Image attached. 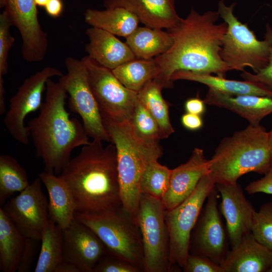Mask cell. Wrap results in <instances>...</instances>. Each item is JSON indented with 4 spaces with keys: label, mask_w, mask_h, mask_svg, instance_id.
Instances as JSON below:
<instances>
[{
    "label": "cell",
    "mask_w": 272,
    "mask_h": 272,
    "mask_svg": "<svg viewBox=\"0 0 272 272\" xmlns=\"http://www.w3.org/2000/svg\"><path fill=\"white\" fill-rule=\"evenodd\" d=\"M62 75L57 69L46 66L26 79L10 99L4 122L8 132L21 144H29L30 133L24 121L28 114L40 108L47 80Z\"/></svg>",
    "instance_id": "7c38bea8"
},
{
    "label": "cell",
    "mask_w": 272,
    "mask_h": 272,
    "mask_svg": "<svg viewBox=\"0 0 272 272\" xmlns=\"http://www.w3.org/2000/svg\"><path fill=\"white\" fill-rule=\"evenodd\" d=\"M216 185L209 194L191 236L189 253L207 256L221 264L229 250L218 208Z\"/></svg>",
    "instance_id": "5bb4252c"
},
{
    "label": "cell",
    "mask_w": 272,
    "mask_h": 272,
    "mask_svg": "<svg viewBox=\"0 0 272 272\" xmlns=\"http://www.w3.org/2000/svg\"><path fill=\"white\" fill-rule=\"evenodd\" d=\"M245 190L248 194L264 193L272 194V172L269 171L261 179L250 182Z\"/></svg>",
    "instance_id": "ab89813d"
},
{
    "label": "cell",
    "mask_w": 272,
    "mask_h": 272,
    "mask_svg": "<svg viewBox=\"0 0 272 272\" xmlns=\"http://www.w3.org/2000/svg\"><path fill=\"white\" fill-rule=\"evenodd\" d=\"M104 125L117 150V166L123 208L137 217L141 193V175L151 162L158 161L163 154L160 141H148L134 130L130 121L114 122L103 120Z\"/></svg>",
    "instance_id": "5b68a950"
},
{
    "label": "cell",
    "mask_w": 272,
    "mask_h": 272,
    "mask_svg": "<svg viewBox=\"0 0 272 272\" xmlns=\"http://www.w3.org/2000/svg\"><path fill=\"white\" fill-rule=\"evenodd\" d=\"M26 237L0 207V264L4 272L18 270Z\"/></svg>",
    "instance_id": "4316f807"
},
{
    "label": "cell",
    "mask_w": 272,
    "mask_h": 272,
    "mask_svg": "<svg viewBox=\"0 0 272 272\" xmlns=\"http://www.w3.org/2000/svg\"><path fill=\"white\" fill-rule=\"evenodd\" d=\"M165 210L161 199L141 194L137 218L142 237L145 272L171 271Z\"/></svg>",
    "instance_id": "9c48e42d"
},
{
    "label": "cell",
    "mask_w": 272,
    "mask_h": 272,
    "mask_svg": "<svg viewBox=\"0 0 272 272\" xmlns=\"http://www.w3.org/2000/svg\"><path fill=\"white\" fill-rule=\"evenodd\" d=\"M0 4L20 33L23 58L30 63L43 60L47 50L48 37L39 23L35 0H0Z\"/></svg>",
    "instance_id": "9a60e30c"
},
{
    "label": "cell",
    "mask_w": 272,
    "mask_h": 272,
    "mask_svg": "<svg viewBox=\"0 0 272 272\" xmlns=\"http://www.w3.org/2000/svg\"><path fill=\"white\" fill-rule=\"evenodd\" d=\"M220 265L225 272H272V249L251 232L228 251Z\"/></svg>",
    "instance_id": "ffe728a7"
},
{
    "label": "cell",
    "mask_w": 272,
    "mask_h": 272,
    "mask_svg": "<svg viewBox=\"0 0 272 272\" xmlns=\"http://www.w3.org/2000/svg\"><path fill=\"white\" fill-rule=\"evenodd\" d=\"M136 266L116 256L107 253L95 266L93 272H140Z\"/></svg>",
    "instance_id": "d590c367"
},
{
    "label": "cell",
    "mask_w": 272,
    "mask_h": 272,
    "mask_svg": "<svg viewBox=\"0 0 272 272\" xmlns=\"http://www.w3.org/2000/svg\"><path fill=\"white\" fill-rule=\"evenodd\" d=\"M40 241L41 240L34 239L26 238L24 248L17 270L18 272L31 271L34 259L38 251Z\"/></svg>",
    "instance_id": "74e56055"
},
{
    "label": "cell",
    "mask_w": 272,
    "mask_h": 272,
    "mask_svg": "<svg viewBox=\"0 0 272 272\" xmlns=\"http://www.w3.org/2000/svg\"><path fill=\"white\" fill-rule=\"evenodd\" d=\"M175 0H104L106 9L123 8L135 15L145 26L173 30L181 18L175 8Z\"/></svg>",
    "instance_id": "d6986e66"
},
{
    "label": "cell",
    "mask_w": 272,
    "mask_h": 272,
    "mask_svg": "<svg viewBox=\"0 0 272 272\" xmlns=\"http://www.w3.org/2000/svg\"><path fill=\"white\" fill-rule=\"evenodd\" d=\"M206 103L198 98L188 99L185 102L184 109L186 112L201 115L206 110Z\"/></svg>",
    "instance_id": "b9f144b4"
},
{
    "label": "cell",
    "mask_w": 272,
    "mask_h": 272,
    "mask_svg": "<svg viewBox=\"0 0 272 272\" xmlns=\"http://www.w3.org/2000/svg\"><path fill=\"white\" fill-rule=\"evenodd\" d=\"M241 77L245 81L260 83L272 92V49L269 62L265 67L254 74L244 71Z\"/></svg>",
    "instance_id": "f35d334b"
},
{
    "label": "cell",
    "mask_w": 272,
    "mask_h": 272,
    "mask_svg": "<svg viewBox=\"0 0 272 272\" xmlns=\"http://www.w3.org/2000/svg\"><path fill=\"white\" fill-rule=\"evenodd\" d=\"M171 172L172 169L157 161L149 163L141 177L140 193L161 200L169 187Z\"/></svg>",
    "instance_id": "1f68e13d"
},
{
    "label": "cell",
    "mask_w": 272,
    "mask_h": 272,
    "mask_svg": "<svg viewBox=\"0 0 272 272\" xmlns=\"http://www.w3.org/2000/svg\"><path fill=\"white\" fill-rule=\"evenodd\" d=\"M85 22L114 35L129 36L138 27L140 21L133 13L123 8L98 10L88 9L84 13Z\"/></svg>",
    "instance_id": "d4e9b609"
},
{
    "label": "cell",
    "mask_w": 272,
    "mask_h": 272,
    "mask_svg": "<svg viewBox=\"0 0 272 272\" xmlns=\"http://www.w3.org/2000/svg\"><path fill=\"white\" fill-rule=\"evenodd\" d=\"M49 0H35L37 6L44 7Z\"/></svg>",
    "instance_id": "bcb514c9"
},
{
    "label": "cell",
    "mask_w": 272,
    "mask_h": 272,
    "mask_svg": "<svg viewBox=\"0 0 272 272\" xmlns=\"http://www.w3.org/2000/svg\"><path fill=\"white\" fill-rule=\"evenodd\" d=\"M216 183L210 175L203 176L193 192L172 209L165 210L170 242L171 271L183 266L189 254L191 236L204 203Z\"/></svg>",
    "instance_id": "ba28073f"
},
{
    "label": "cell",
    "mask_w": 272,
    "mask_h": 272,
    "mask_svg": "<svg viewBox=\"0 0 272 272\" xmlns=\"http://www.w3.org/2000/svg\"><path fill=\"white\" fill-rule=\"evenodd\" d=\"M218 11L199 14L192 9L185 19L169 32L173 38L170 48L155 57L160 73L156 79L164 88L173 87L172 75L178 71L213 74L226 77L232 71L223 60L221 51L227 30L225 22L217 23Z\"/></svg>",
    "instance_id": "6da1fadb"
},
{
    "label": "cell",
    "mask_w": 272,
    "mask_h": 272,
    "mask_svg": "<svg viewBox=\"0 0 272 272\" xmlns=\"http://www.w3.org/2000/svg\"><path fill=\"white\" fill-rule=\"evenodd\" d=\"M44 8L46 13L49 16L58 18L63 12V2L62 0H49Z\"/></svg>",
    "instance_id": "7bdbcfd3"
},
{
    "label": "cell",
    "mask_w": 272,
    "mask_h": 272,
    "mask_svg": "<svg viewBox=\"0 0 272 272\" xmlns=\"http://www.w3.org/2000/svg\"><path fill=\"white\" fill-rule=\"evenodd\" d=\"M93 139L71 158L58 176L68 186L76 212L99 214L122 206L115 146Z\"/></svg>",
    "instance_id": "7a4b0ae2"
},
{
    "label": "cell",
    "mask_w": 272,
    "mask_h": 272,
    "mask_svg": "<svg viewBox=\"0 0 272 272\" xmlns=\"http://www.w3.org/2000/svg\"><path fill=\"white\" fill-rule=\"evenodd\" d=\"M201 115L186 112L181 117V122L183 126L190 130H197L203 125V120Z\"/></svg>",
    "instance_id": "60d3db41"
},
{
    "label": "cell",
    "mask_w": 272,
    "mask_h": 272,
    "mask_svg": "<svg viewBox=\"0 0 272 272\" xmlns=\"http://www.w3.org/2000/svg\"><path fill=\"white\" fill-rule=\"evenodd\" d=\"M86 33L89 40L86 46L88 56L101 65L113 70L136 58L127 44L115 35L94 27Z\"/></svg>",
    "instance_id": "7402d4cb"
},
{
    "label": "cell",
    "mask_w": 272,
    "mask_h": 272,
    "mask_svg": "<svg viewBox=\"0 0 272 272\" xmlns=\"http://www.w3.org/2000/svg\"><path fill=\"white\" fill-rule=\"evenodd\" d=\"M27 172L18 161L8 154L0 155V206L16 192L29 185Z\"/></svg>",
    "instance_id": "4dcf8cb0"
},
{
    "label": "cell",
    "mask_w": 272,
    "mask_h": 272,
    "mask_svg": "<svg viewBox=\"0 0 272 272\" xmlns=\"http://www.w3.org/2000/svg\"><path fill=\"white\" fill-rule=\"evenodd\" d=\"M38 177L48 192L50 219L62 230L75 219L76 208L73 195L66 183L59 176L46 171Z\"/></svg>",
    "instance_id": "603a6c76"
},
{
    "label": "cell",
    "mask_w": 272,
    "mask_h": 272,
    "mask_svg": "<svg viewBox=\"0 0 272 272\" xmlns=\"http://www.w3.org/2000/svg\"><path fill=\"white\" fill-rule=\"evenodd\" d=\"M251 233L258 241L272 249V200L255 211Z\"/></svg>",
    "instance_id": "836d02e7"
},
{
    "label": "cell",
    "mask_w": 272,
    "mask_h": 272,
    "mask_svg": "<svg viewBox=\"0 0 272 272\" xmlns=\"http://www.w3.org/2000/svg\"><path fill=\"white\" fill-rule=\"evenodd\" d=\"M272 154L268 132L249 124L224 138L209 163V174L216 184H234L242 175L269 171Z\"/></svg>",
    "instance_id": "277c9868"
},
{
    "label": "cell",
    "mask_w": 272,
    "mask_h": 272,
    "mask_svg": "<svg viewBox=\"0 0 272 272\" xmlns=\"http://www.w3.org/2000/svg\"><path fill=\"white\" fill-rule=\"evenodd\" d=\"M178 80L198 82L210 89L231 95H253L272 97V92L257 82L229 80L212 74H198L188 71H178L172 75V82Z\"/></svg>",
    "instance_id": "cb8c5ba5"
},
{
    "label": "cell",
    "mask_w": 272,
    "mask_h": 272,
    "mask_svg": "<svg viewBox=\"0 0 272 272\" xmlns=\"http://www.w3.org/2000/svg\"><path fill=\"white\" fill-rule=\"evenodd\" d=\"M64 261L81 272H93L99 260L108 253L103 243L88 227L75 219L62 230Z\"/></svg>",
    "instance_id": "2e32d148"
},
{
    "label": "cell",
    "mask_w": 272,
    "mask_h": 272,
    "mask_svg": "<svg viewBox=\"0 0 272 272\" xmlns=\"http://www.w3.org/2000/svg\"><path fill=\"white\" fill-rule=\"evenodd\" d=\"M64 261L62 229L50 219L42 232L35 272H55Z\"/></svg>",
    "instance_id": "83f0119b"
},
{
    "label": "cell",
    "mask_w": 272,
    "mask_h": 272,
    "mask_svg": "<svg viewBox=\"0 0 272 272\" xmlns=\"http://www.w3.org/2000/svg\"><path fill=\"white\" fill-rule=\"evenodd\" d=\"M81 60L87 67L90 87L102 119L114 122L130 121L138 93L126 88L111 70L89 56Z\"/></svg>",
    "instance_id": "30bf717a"
},
{
    "label": "cell",
    "mask_w": 272,
    "mask_h": 272,
    "mask_svg": "<svg viewBox=\"0 0 272 272\" xmlns=\"http://www.w3.org/2000/svg\"><path fill=\"white\" fill-rule=\"evenodd\" d=\"M216 187L221 196L220 211L226 220L231 248H234L251 232L255 211L238 183L216 184Z\"/></svg>",
    "instance_id": "e0dca14e"
},
{
    "label": "cell",
    "mask_w": 272,
    "mask_h": 272,
    "mask_svg": "<svg viewBox=\"0 0 272 272\" xmlns=\"http://www.w3.org/2000/svg\"><path fill=\"white\" fill-rule=\"evenodd\" d=\"M130 121L135 131L141 137L152 141L162 140L157 121L138 98Z\"/></svg>",
    "instance_id": "d6a6232c"
},
{
    "label": "cell",
    "mask_w": 272,
    "mask_h": 272,
    "mask_svg": "<svg viewBox=\"0 0 272 272\" xmlns=\"http://www.w3.org/2000/svg\"><path fill=\"white\" fill-rule=\"evenodd\" d=\"M38 177L24 190L12 198L2 209L21 233L27 238L41 240L50 219L48 200Z\"/></svg>",
    "instance_id": "4fadbf2b"
},
{
    "label": "cell",
    "mask_w": 272,
    "mask_h": 272,
    "mask_svg": "<svg viewBox=\"0 0 272 272\" xmlns=\"http://www.w3.org/2000/svg\"><path fill=\"white\" fill-rule=\"evenodd\" d=\"M12 26L8 14L4 10L0 15V76L5 75L8 70V54L15 42V38L10 33Z\"/></svg>",
    "instance_id": "e575fe53"
},
{
    "label": "cell",
    "mask_w": 272,
    "mask_h": 272,
    "mask_svg": "<svg viewBox=\"0 0 272 272\" xmlns=\"http://www.w3.org/2000/svg\"><path fill=\"white\" fill-rule=\"evenodd\" d=\"M206 104L228 109L246 119L249 124L259 125L272 113V97L253 95H231L209 88Z\"/></svg>",
    "instance_id": "44dd1931"
},
{
    "label": "cell",
    "mask_w": 272,
    "mask_h": 272,
    "mask_svg": "<svg viewBox=\"0 0 272 272\" xmlns=\"http://www.w3.org/2000/svg\"><path fill=\"white\" fill-rule=\"evenodd\" d=\"M163 85L156 79L147 82L138 92V98L157 121L162 139L174 132L169 117V104L162 95Z\"/></svg>",
    "instance_id": "f1b7e54d"
},
{
    "label": "cell",
    "mask_w": 272,
    "mask_h": 272,
    "mask_svg": "<svg viewBox=\"0 0 272 272\" xmlns=\"http://www.w3.org/2000/svg\"><path fill=\"white\" fill-rule=\"evenodd\" d=\"M268 137H269V141L270 149L271 151V154H272V129H271L270 131L268 132ZM269 171L272 172V158H271V163Z\"/></svg>",
    "instance_id": "7dc6e473"
},
{
    "label": "cell",
    "mask_w": 272,
    "mask_h": 272,
    "mask_svg": "<svg viewBox=\"0 0 272 272\" xmlns=\"http://www.w3.org/2000/svg\"><path fill=\"white\" fill-rule=\"evenodd\" d=\"M5 89L4 84L3 77L0 76V114H4L6 112L5 100Z\"/></svg>",
    "instance_id": "f6af8a7d"
},
{
    "label": "cell",
    "mask_w": 272,
    "mask_h": 272,
    "mask_svg": "<svg viewBox=\"0 0 272 272\" xmlns=\"http://www.w3.org/2000/svg\"><path fill=\"white\" fill-rule=\"evenodd\" d=\"M185 272H225L221 265L210 258L189 253L182 267Z\"/></svg>",
    "instance_id": "8d00e7d4"
},
{
    "label": "cell",
    "mask_w": 272,
    "mask_h": 272,
    "mask_svg": "<svg viewBox=\"0 0 272 272\" xmlns=\"http://www.w3.org/2000/svg\"><path fill=\"white\" fill-rule=\"evenodd\" d=\"M235 5L233 3L227 6L224 0L219 2L218 12L227 24L221 55L231 70L243 72L248 67L257 73L269 62L272 49V28L267 23L264 40H258L247 24L234 15Z\"/></svg>",
    "instance_id": "52a82bcc"
},
{
    "label": "cell",
    "mask_w": 272,
    "mask_h": 272,
    "mask_svg": "<svg viewBox=\"0 0 272 272\" xmlns=\"http://www.w3.org/2000/svg\"><path fill=\"white\" fill-rule=\"evenodd\" d=\"M55 272H81L75 264L63 261L56 268Z\"/></svg>",
    "instance_id": "ee69618b"
},
{
    "label": "cell",
    "mask_w": 272,
    "mask_h": 272,
    "mask_svg": "<svg viewBox=\"0 0 272 272\" xmlns=\"http://www.w3.org/2000/svg\"><path fill=\"white\" fill-rule=\"evenodd\" d=\"M64 64L66 74L59 77L58 82L69 95L70 110L80 116L89 137L111 142L90 87L85 63L81 59L68 57Z\"/></svg>",
    "instance_id": "8fae6325"
},
{
    "label": "cell",
    "mask_w": 272,
    "mask_h": 272,
    "mask_svg": "<svg viewBox=\"0 0 272 272\" xmlns=\"http://www.w3.org/2000/svg\"><path fill=\"white\" fill-rule=\"evenodd\" d=\"M171 34L163 29L139 26L126 38L125 43L137 58L151 59L166 52L172 46Z\"/></svg>",
    "instance_id": "484cf974"
},
{
    "label": "cell",
    "mask_w": 272,
    "mask_h": 272,
    "mask_svg": "<svg viewBox=\"0 0 272 272\" xmlns=\"http://www.w3.org/2000/svg\"><path fill=\"white\" fill-rule=\"evenodd\" d=\"M75 218L100 239L108 253L143 270V249L137 218L122 206L99 214L76 212Z\"/></svg>",
    "instance_id": "8992f818"
},
{
    "label": "cell",
    "mask_w": 272,
    "mask_h": 272,
    "mask_svg": "<svg viewBox=\"0 0 272 272\" xmlns=\"http://www.w3.org/2000/svg\"><path fill=\"white\" fill-rule=\"evenodd\" d=\"M209 173V160L203 151L194 148L186 163L172 169L169 187L161 199L165 209H172L187 198Z\"/></svg>",
    "instance_id": "ac0fdd59"
},
{
    "label": "cell",
    "mask_w": 272,
    "mask_h": 272,
    "mask_svg": "<svg viewBox=\"0 0 272 272\" xmlns=\"http://www.w3.org/2000/svg\"><path fill=\"white\" fill-rule=\"evenodd\" d=\"M112 71L126 88L138 93L147 82L158 77L160 68L155 58H135Z\"/></svg>",
    "instance_id": "f546056e"
},
{
    "label": "cell",
    "mask_w": 272,
    "mask_h": 272,
    "mask_svg": "<svg viewBox=\"0 0 272 272\" xmlns=\"http://www.w3.org/2000/svg\"><path fill=\"white\" fill-rule=\"evenodd\" d=\"M46 89L39 114L28 122L27 127L45 171L60 174L71 159L73 151L90 141L83 123L71 118L66 110L67 93L61 85L49 79Z\"/></svg>",
    "instance_id": "3957f363"
}]
</instances>
